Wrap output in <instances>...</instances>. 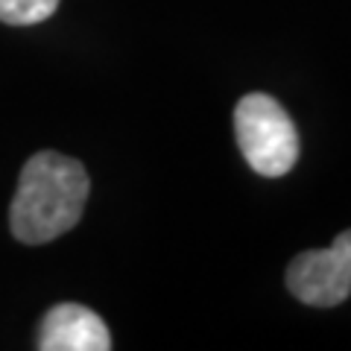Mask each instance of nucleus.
Here are the masks:
<instances>
[{"mask_svg": "<svg viewBox=\"0 0 351 351\" xmlns=\"http://www.w3.org/2000/svg\"><path fill=\"white\" fill-rule=\"evenodd\" d=\"M38 348L41 351H108L112 348V337H108L106 322L91 307L68 302L47 311L41 322Z\"/></svg>", "mask_w": 351, "mask_h": 351, "instance_id": "20e7f679", "label": "nucleus"}, {"mask_svg": "<svg viewBox=\"0 0 351 351\" xmlns=\"http://www.w3.org/2000/svg\"><path fill=\"white\" fill-rule=\"evenodd\" d=\"M234 135L246 164L258 176H287L299 161V132L269 94H249L237 103Z\"/></svg>", "mask_w": 351, "mask_h": 351, "instance_id": "f03ea898", "label": "nucleus"}, {"mask_svg": "<svg viewBox=\"0 0 351 351\" xmlns=\"http://www.w3.org/2000/svg\"><path fill=\"white\" fill-rule=\"evenodd\" d=\"M88 191L91 182L76 158L53 149L36 152L21 170L9 208L12 234L27 246H41L62 237L80 223Z\"/></svg>", "mask_w": 351, "mask_h": 351, "instance_id": "f257e3e1", "label": "nucleus"}, {"mask_svg": "<svg viewBox=\"0 0 351 351\" xmlns=\"http://www.w3.org/2000/svg\"><path fill=\"white\" fill-rule=\"evenodd\" d=\"M287 290L311 307H337L351 295V228L328 249L302 252L287 267Z\"/></svg>", "mask_w": 351, "mask_h": 351, "instance_id": "7ed1b4c3", "label": "nucleus"}, {"mask_svg": "<svg viewBox=\"0 0 351 351\" xmlns=\"http://www.w3.org/2000/svg\"><path fill=\"white\" fill-rule=\"evenodd\" d=\"M59 0H0V21L12 27L41 24L56 12Z\"/></svg>", "mask_w": 351, "mask_h": 351, "instance_id": "39448f33", "label": "nucleus"}]
</instances>
